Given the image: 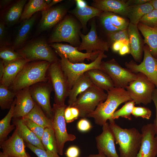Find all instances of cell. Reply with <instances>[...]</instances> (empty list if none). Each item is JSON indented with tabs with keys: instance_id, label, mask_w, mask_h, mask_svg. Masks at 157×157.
<instances>
[{
	"instance_id": "8",
	"label": "cell",
	"mask_w": 157,
	"mask_h": 157,
	"mask_svg": "<svg viewBox=\"0 0 157 157\" xmlns=\"http://www.w3.org/2000/svg\"><path fill=\"white\" fill-rule=\"evenodd\" d=\"M107 96L104 90L94 85L79 94L71 107L78 110L79 117L85 118L101 102L105 101Z\"/></svg>"
},
{
	"instance_id": "55",
	"label": "cell",
	"mask_w": 157,
	"mask_h": 157,
	"mask_svg": "<svg viewBox=\"0 0 157 157\" xmlns=\"http://www.w3.org/2000/svg\"><path fill=\"white\" fill-rule=\"evenodd\" d=\"M13 0H0V7L1 8H3L5 7L12 2Z\"/></svg>"
},
{
	"instance_id": "20",
	"label": "cell",
	"mask_w": 157,
	"mask_h": 157,
	"mask_svg": "<svg viewBox=\"0 0 157 157\" xmlns=\"http://www.w3.org/2000/svg\"><path fill=\"white\" fill-rule=\"evenodd\" d=\"M29 87L16 92V104L13 118L23 117L28 114L34 108L35 102L31 94Z\"/></svg>"
},
{
	"instance_id": "62",
	"label": "cell",
	"mask_w": 157,
	"mask_h": 157,
	"mask_svg": "<svg viewBox=\"0 0 157 157\" xmlns=\"http://www.w3.org/2000/svg\"><path fill=\"white\" fill-rule=\"evenodd\" d=\"M155 27L157 28V25H156V26Z\"/></svg>"
},
{
	"instance_id": "58",
	"label": "cell",
	"mask_w": 157,
	"mask_h": 157,
	"mask_svg": "<svg viewBox=\"0 0 157 157\" xmlns=\"http://www.w3.org/2000/svg\"><path fill=\"white\" fill-rule=\"evenodd\" d=\"M154 9L157 10V0H151L149 2Z\"/></svg>"
},
{
	"instance_id": "54",
	"label": "cell",
	"mask_w": 157,
	"mask_h": 157,
	"mask_svg": "<svg viewBox=\"0 0 157 157\" xmlns=\"http://www.w3.org/2000/svg\"><path fill=\"white\" fill-rule=\"evenodd\" d=\"M5 65L3 61L1 59L0 60V81H1L2 78L4 69Z\"/></svg>"
},
{
	"instance_id": "2",
	"label": "cell",
	"mask_w": 157,
	"mask_h": 157,
	"mask_svg": "<svg viewBox=\"0 0 157 157\" xmlns=\"http://www.w3.org/2000/svg\"><path fill=\"white\" fill-rule=\"evenodd\" d=\"M50 64L46 61L28 62L18 74L9 88L16 92L36 83L47 81V73Z\"/></svg>"
},
{
	"instance_id": "1",
	"label": "cell",
	"mask_w": 157,
	"mask_h": 157,
	"mask_svg": "<svg viewBox=\"0 0 157 157\" xmlns=\"http://www.w3.org/2000/svg\"><path fill=\"white\" fill-rule=\"evenodd\" d=\"M106 99L101 102L95 109L87 117L93 118L95 124L103 126L107 120L109 122L114 121L112 116L115 110L121 104L132 100L129 93L124 88L114 87L107 91Z\"/></svg>"
},
{
	"instance_id": "16",
	"label": "cell",
	"mask_w": 157,
	"mask_h": 157,
	"mask_svg": "<svg viewBox=\"0 0 157 157\" xmlns=\"http://www.w3.org/2000/svg\"><path fill=\"white\" fill-rule=\"evenodd\" d=\"M142 139L137 157H156L157 155V136L152 123L143 126Z\"/></svg>"
},
{
	"instance_id": "60",
	"label": "cell",
	"mask_w": 157,
	"mask_h": 157,
	"mask_svg": "<svg viewBox=\"0 0 157 157\" xmlns=\"http://www.w3.org/2000/svg\"><path fill=\"white\" fill-rule=\"evenodd\" d=\"M0 157H10L9 156H6L2 152H0Z\"/></svg>"
},
{
	"instance_id": "5",
	"label": "cell",
	"mask_w": 157,
	"mask_h": 157,
	"mask_svg": "<svg viewBox=\"0 0 157 157\" xmlns=\"http://www.w3.org/2000/svg\"><path fill=\"white\" fill-rule=\"evenodd\" d=\"M16 51L30 61H46L51 64L59 60L55 51L42 38L32 40Z\"/></svg>"
},
{
	"instance_id": "61",
	"label": "cell",
	"mask_w": 157,
	"mask_h": 157,
	"mask_svg": "<svg viewBox=\"0 0 157 157\" xmlns=\"http://www.w3.org/2000/svg\"><path fill=\"white\" fill-rule=\"evenodd\" d=\"M51 1L52 0H45V1L47 5L51 3Z\"/></svg>"
},
{
	"instance_id": "12",
	"label": "cell",
	"mask_w": 157,
	"mask_h": 157,
	"mask_svg": "<svg viewBox=\"0 0 157 157\" xmlns=\"http://www.w3.org/2000/svg\"><path fill=\"white\" fill-rule=\"evenodd\" d=\"M144 58L142 61L137 64L133 60L126 62V68L132 72L141 73L145 75L155 85L157 88V58L151 54L148 46H144Z\"/></svg>"
},
{
	"instance_id": "49",
	"label": "cell",
	"mask_w": 157,
	"mask_h": 157,
	"mask_svg": "<svg viewBox=\"0 0 157 157\" xmlns=\"http://www.w3.org/2000/svg\"><path fill=\"white\" fill-rule=\"evenodd\" d=\"M64 117L66 122L67 123H71L75 120L72 114L70 106H69L65 109Z\"/></svg>"
},
{
	"instance_id": "28",
	"label": "cell",
	"mask_w": 157,
	"mask_h": 157,
	"mask_svg": "<svg viewBox=\"0 0 157 157\" xmlns=\"http://www.w3.org/2000/svg\"><path fill=\"white\" fill-rule=\"evenodd\" d=\"M137 25L144 37V42L148 46L151 54L157 58V28L140 22Z\"/></svg>"
},
{
	"instance_id": "53",
	"label": "cell",
	"mask_w": 157,
	"mask_h": 157,
	"mask_svg": "<svg viewBox=\"0 0 157 157\" xmlns=\"http://www.w3.org/2000/svg\"><path fill=\"white\" fill-rule=\"evenodd\" d=\"M70 109L72 115L75 120L79 117V113L78 110L76 108L70 106Z\"/></svg>"
},
{
	"instance_id": "37",
	"label": "cell",
	"mask_w": 157,
	"mask_h": 157,
	"mask_svg": "<svg viewBox=\"0 0 157 157\" xmlns=\"http://www.w3.org/2000/svg\"><path fill=\"white\" fill-rule=\"evenodd\" d=\"M16 92L0 84V106L2 110L9 109L15 98Z\"/></svg>"
},
{
	"instance_id": "21",
	"label": "cell",
	"mask_w": 157,
	"mask_h": 157,
	"mask_svg": "<svg viewBox=\"0 0 157 157\" xmlns=\"http://www.w3.org/2000/svg\"><path fill=\"white\" fill-rule=\"evenodd\" d=\"M99 17L107 33L127 29L130 23L128 20L112 12L103 11Z\"/></svg>"
},
{
	"instance_id": "46",
	"label": "cell",
	"mask_w": 157,
	"mask_h": 157,
	"mask_svg": "<svg viewBox=\"0 0 157 157\" xmlns=\"http://www.w3.org/2000/svg\"><path fill=\"white\" fill-rule=\"evenodd\" d=\"M152 101L154 102L156 108V116L153 124L157 136V88L154 90L152 95Z\"/></svg>"
},
{
	"instance_id": "10",
	"label": "cell",
	"mask_w": 157,
	"mask_h": 157,
	"mask_svg": "<svg viewBox=\"0 0 157 157\" xmlns=\"http://www.w3.org/2000/svg\"><path fill=\"white\" fill-rule=\"evenodd\" d=\"M67 106L53 104V116L51 119L52 128L56 138L58 153L63 154V149L65 143L68 141H73L76 136L67 132L64 117L65 109Z\"/></svg>"
},
{
	"instance_id": "30",
	"label": "cell",
	"mask_w": 157,
	"mask_h": 157,
	"mask_svg": "<svg viewBox=\"0 0 157 157\" xmlns=\"http://www.w3.org/2000/svg\"><path fill=\"white\" fill-rule=\"evenodd\" d=\"M102 12L88 5L82 7L76 6L74 9L69 11L79 20L84 29H85L87 22L89 20L95 17H99Z\"/></svg>"
},
{
	"instance_id": "14",
	"label": "cell",
	"mask_w": 157,
	"mask_h": 157,
	"mask_svg": "<svg viewBox=\"0 0 157 157\" xmlns=\"http://www.w3.org/2000/svg\"><path fill=\"white\" fill-rule=\"evenodd\" d=\"M80 37L82 41L78 47L79 51L85 50L88 53L107 51L110 47L108 42L104 40L98 35L94 20L91 22V28L88 33L85 35L81 33Z\"/></svg>"
},
{
	"instance_id": "31",
	"label": "cell",
	"mask_w": 157,
	"mask_h": 157,
	"mask_svg": "<svg viewBox=\"0 0 157 157\" xmlns=\"http://www.w3.org/2000/svg\"><path fill=\"white\" fill-rule=\"evenodd\" d=\"M154 9V8L149 2L142 4L130 6L127 17L130 23L137 25L145 15Z\"/></svg>"
},
{
	"instance_id": "7",
	"label": "cell",
	"mask_w": 157,
	"mask_h": 157,
	"mask_svg": "<svg viewBox=\"0 0 157 157\" xmlns=\"http://www.w3.org/2000/svg\"><path fill=\"white\" fill-rule=\"evenodd\" d=\"M47 74L48 81L51 85L54 92L55 104L65 105L70 89L67 78L61 67L60 60L50 64Z\"/></svg>"
},
{
	"instance_id": "42",
	"label": "cell",
	"mask_w": 157,
	"mask_h": 157,
	"mask_svg": "<svg viewBox=\"0 0 157 157\" xmlns=\"http://www.w3.org/2000/svg\"><path fill=\"white\" fill-rule=\"evenodd\" d=\"M139 22L148 26L155 27L157 25V10L154 9L145 15Z\"/></svg>"
},
{
	"instance_id": "44",
	"label": "cell",
	"mask_w": 157,
	"mask_h": 157,
	"mask_svg": "<svg viewBox=\"0 0 157 157\" xmlns=\"http://www.w3.org/2000/svg\"><path fill=\"white\" fill-rule=\"evenodd\" d=\"M26 145L38 157H61L58 154H55L39 148L32 144L26 142Z\"/></svg>"
},
{
	"instance_id": "34",
	"label": "cell",
	"mask_w": 157,
	"mask_h": 157,
	"mask_svg": "<svg viewBox=\"0 0 157 157\" xmlns=\"http://www.w3.org/2000/svg\"><path fill=\"white\" fill-rule=\"evenodd\" d=\"M15 104V98L7 114L0 121V144L7 140L8 135L15 128L14 124H10V122L13 118L14 109Z\"/></svg>"
},
{
	"instance_id": "39",
	"label": "cell",
	"mask_w": 157,
	"mask_h": 157,
	"mask_svg": "<svg viewBox=\"0 0 157 157\" xmlns=\"http://www.w3.org/2000/svg\"><path fill=\"white\" fill-rule=\"evenodd\" d=\"M135 104L132 100L126 102L120 109L114 112L112 116V119L114 120L122 117L131 120V115Z\"/></svg>"
},
{
	"instance_id": "6",
	"label": "cell",
	"mask_w": 157,
	"mask_h": 157,
	"mask_svg": "<svg viewBox=\"0 0 157 157\" xmlns=\"http://www.w3.org/2000/svg\"><path fill=\"white\" fill-rule=\"evenodd\" d=\"M104 52L100 51L95 60L89 64L72 63L64 56L58 54L60 58L61 67L67 78L70 90L78 79L87 71L94 69L101 70L102 60L107 57Z\"/></svg>"
},
{
	"instance_id": "25",
	"label": "cell",
	"mask_w": 157,
	"mask_h": 157,
	"mask_svg": "<svg viewBox=\"0 0 157 157\" xmlns=\"http://www.w3.org/2000/svg\"><path fill=\"white\" fill-rule=\"evenodd\" d=\"M13 122L19 135L26 142L45 150L41 140L23 122L21 118H13Z\"/></svg>"
},
{
	"instance_id": "27",
	"label": "cell",
	"mask_w": 157,
	"mask_h": 157,
	"mask_svg": "<svg viewBox=\"0 0 157 157\" xmlns=\"http://www.w3.org/2000/svg\"><path fill=\"white\" fill-rule=\"evenodd\" d=\"M93 84L104 90L108 91L115 87L113 83L108 75L102 70L94 69L85 73Z\"/></svg>"
},
{
	"instance_id": "29",
	"label": "cell",
	"mask_w": 157,
	"mask_h": 157,
	"mask_svg": "<svg viewBox=\"0 0 157 157\" xmlns=\"http://www.w3.org/2000/svg\"><path fill=\"white\" fill-rule=\"evenodd\" d=\"M93 85L90 79L85 74L81 76L69 90L68 97V106H71L79 94Z\"/></svg>"
},
{
	"instance_id": "38",
	"label": "cell",
	"mask_w": 157,
	"mask_h": 157,
	"mask_svg": "<svg viewBox=\"0 0 157 157\" xmlns=\"http://www.w3.org/2000/svg\"><path fill=\"white\" fill-rule=\"evenodd\" d=\"M0 58L5 65L15 60L24 58L20 53L15 51L13 47L5 46L1 47Z\"/></svg>"
},
{
	"instance_id": "36",
	"label": "cell",
	"mask_w": 157,
	"mask_h": 157,
	"mask_svg": "<svg viewBox=\"0 0 157 157\" xmlns=\"http://www.w3.org/2000/svg\"><path fill=\"white\" fill-rule=\"evenodd\" d=\"M41 141L46 151L55 154H58L56 141L52 128L45 129Z\"/></svg>"
},
{
	"instance_id": "43",
	"label": "cell",
	"mask_w": 157,
	"mask_h": 157,
	"mask_svg": "<svg viewBox=\"0 0 157 157\" xmlns=\"http://www.w3.org/2000/svg\"><path fill=\"white\" fill-rule=\"evenodd\" d=\"M132 115L136 118L141 117L147 119H150L151 115V111L148 108L141 106H135Z\"/></svg>"
},
{
	"instance_id": "33",
	"label": "cell",
	"mask_w": 157,
	"mask_h": 157,
	"mask_svg": "<svg viewBox=\"0 0 157 157\" xmlns=\"http://www.w3.org/2000/svg\"><path fill=\"white\" fill-rule=\"evenodd\" d=\"M23 117L30 119L44 129H52L51 119L46 115L41 107L36 102L31 110Z\"/></svg>"
},
{
	"instance_id": "59",
	"label": "cell",
	"mask_w": 157,
	"mask_h": 157,
	"mask_svg": "<svg viewBox=\"0 0 157 157\" xmlns=\"http://www.w3.org/2000/svg\"><path fill=\"white\" fill-rule=\"evenodd\" d=\"M84 157H107L102 154H91L88 156Z\"/></svg>"
},
{
	"instance_id": "23",
	"label": "cell",
	"mask_w": 157,
	"mask_h": 157,
	"mask_svg": "<svg viewBox=\"0 0 157 157\" xmlns=\"http://www.w3.org/2000/svg\"><path fill=\"white\" fill-rule=\"evenodd\" d=\"M127 30L130 42V53L135 61L140 62L144 46L137 25L130 22Z\"/></svg>"
},
{
	"instance_id": "4",
	"label": "cell",
	"mask_w": 157,
	"mask_h": 157,
	"mask_svg": "<svg viewBox=\"0 0 157 157\" xmlns=\"http://www.w3.org/2000/svg\"><path fill=\"white\" fill-rule=\"evenodd\" d=\"M81 28L80 25L74 18L66 16L56 25L49 38L48 42H65L78 47L81 42Z\"/></svg>"
},
{
	"instance_id": "13",
	"label": "cell",
	"mask_w": 157,
	"mask_h": 157,
	"mask_svg": "<svg viewBox=\"0 0 157 157\" xmlns=\"http://www.w3.org/2000/svg\"><path fill=\"white\" fill-rule=\"evenodd\" d=\"M31 97L34 101L42 108L46 115L51 119L53 116L52 108L50 101L52 87L47 81L40 82L29 87Z\"/></svg>"
},
{
	"instance_id": "26",
	"label": "cell",
	"mask_w": 157,
	"mask_h": 157,
	"mask_svg": "<svg viewBox=\"0 0 157 157\" xmlns=\"http://www.w3.org/2000/svg\"><path fill=\"white\" fill-rule=\"evenodd\" d=\"M37 18L36 14L29 19L23 21L19 27L15 38L13 47L19 49L23 47Z\"/></svg>"
},
{
	"instance_id": "22",
	"label": "cell",
	"mask_w": 157,
	"mask_h": 157,
	"mask_svg": "<svg viewBox=\"0 0 157 157\" xmlns=\"http://www.w3.org/2000/svg\"><path fill=\"white\" fill-rule=\"evenodd\" d=\"M92 6L102 11L113 13L127 17L130 6L128 0H94Z\"/></svg>"
},
{
	"instance_id": "41",
	"label": "cell",
	"mask_w": 157,
	"mask_h": 157,
	"mask_svg": "<svg viewBox=\"0 0 157 157\" xmlns=\"http://www.w3.org/2000/svg\"><path fill=\"white\" fill-rule=\"evenodd\" d=\"M21 119L26 126L41 140L45 129L29 118L23 117Z\"/></svg>"
},
{
	"instance_id": "17",
	"label": "cell",
	"mask_w": 157,
	"mask_h": 157,
	"mask_svg": "<svg viewBox=\"0 0 157 157\" xmlns=\"http://www.w3.org/2000/svg\"><path fill=\"white\" fill-rule=\"evenodd\" d=\"M68 7L66 3H64L42 11L38 31L41 33L48 30L60 22L67 12Z\"/></svg>"
},
{
	"instance_id": "51",
	"label": "cell",
	"mask_w": 157,
	"mask_h": 157,
	"mask_svg": "<svg viewBox=\"0 0 157 157\" xmlns=\"http://www.w3.org/2000/svg\"><path fill=\"white\" fill-rule=\"evenodd\" d=\"M130 46L125 44H124L119 51V54L121 56L130 53Z\"/></svg>"
},
{
	"instance_id": "15",
	"label": "cell",
	"mask_w": 157,
	"mask_h": 157,
	"mask_svg": "<svg viewBox=\"0 0 157 157\" xmlns=\"http://www.w3.org/2000/svg\"><path fill=\"white\" fill-rule=\"evenodd\" d=\"M50 46L55 49L58 54L61 55L74 63H83L85 59L92 62L94 60L100 51L83 53L78 50L77 47L58 43H51Z\"/></svg>"
},
{
	"instance_id": "47",
	"label": "cell",
	"mask_w": 157,
	"mask_h": 157,
	"mask_svg": "<svg viewBox=\"0 0 157 157\" xmlns=\"http://www.w3.org/2000/svg\"><path fill=\"white\" fill-rule=\"evenodd\" d=\"M65 154L67 157H78L80 150L76 146H71L67 149Z\"/></svg>"
},
{
	"instance_id": "3",
	"label": "cell",
	"mask_w": 157,
	"mask_h": 157,
	"mask_svg": "<svg viewBox=\"0 0 157 157\" xmlns=\"http://www.w3.org/2000/svg\"><path fill=\"white\" fill-rule=\"evenodd\" d=\"M109 126L119 148L120 157H137L140 149L142 135L134 128L123 129L115 123L110 122Z\"/></svg>"
},
{
	"instance_id": "50",
	"label": "cell",
	"mask_w": 157,
	"mask_h": 157,
	"mask_svg": "<svg viewBox=\"0 0 157 157\" xmlns=\"http://www.w3.org/2000/svg\"><path fill=\"white\" fill-rule=\"evenodd\" d=\"M124 44L122 41L115 42L113 43L111 45L112 49L114 52H119Z\"/></svg>"
},
{
	"instance_id": "18",
	"label": "cell",
	"mask_w": 157,
	"mask_h": 157,
	"mask_svg": "<svg viewBox=\"0 0 157 157\" xmlns=\"http://www.w3.org/2000/svg\"><path fill=\"white\" fill-rule=\"evenodd\" d=\"M95 140L99 154L107 157H120L116 149L114 135L108 122L103 125L102 132Z\"/></svg>"
},
{
	"instance_id": "9",
	"label": "cell",
	"mask_w": 157,
	"mask_h": 157,
	"mask_svg": "<svg viewBox=\"0 0 157 157\" xmlns=\"http://www.w3.org/2000/svg\"><path fill=\"white\" fill-rule=\"evenodd\" d=\"M155 85L145 75L136 74L135 80L125 88L131 99L136 104L146 105L151 103Z\"/></svg>"
},
{
	"instance_id": "35",
	"label": "cell",
	"mask_w": 157,
	"mask_h": 157,
	"mask_svg": "<svg viewBox=\"0 0 157 157\" xmlns=\"http://www.w3.org/2000/svg\"><path fill=\"white\" fill-rule=\"evenodd\" d=\"M47 5L45 0H30L26 3L20 19L24 21L29 19L37 12L47 10Z\"/></svg>"
},
{
	"instance_id": "52",
	"label": "cell",
	"mask_w": 157,
	"mask_h": 157,
	"mask_svg": "<svg viewBox=\"0 0 157 157\" xmlns=\"http://www.w3.org/2000/svg\"><path fill=\"white\" fill-rule=\"evenodd\" d=\"M151 0H128L130 6L142 4L149 2Z\"/></svg>"
},
{
	"instance_id": "11",
	"label": "cell",
	"mask_w": 157,
	"mask_h": 157,
	"mask_svg": "<svg viewBox=\"0 0 157 157\" xmlns=\"http://www.w3.org/2000/svg\"><path fill=\"white\" fill-rule=\"evenodd\" d=\"M101 67L110 78L115 88H125L136 76V74L122 67L114 58L102 61Z\"/></svg>"
},
{
	"instance_id": "57",
	"label": "cell",
	"mask_w": 157,
	"mask_h": 157,
	"mask_svg": "<svg viewBox=\"0 0 157 157\" xmlns=\"http://www.w3.org/2000/svg\"><path fill=\"white\" fill-rule=\"evenodd\" d=\"M63 0H52L51 3L49 5H47V9H49L50 8L52 7V6L53 5L56 4L58 3Z\"/></svg>"
},
{
	"instance_id": "40",
	"label": "cell",
	"mask_w": 157,
	"mask_h": 157,
	"mask_svg": "<svg viewBox=\"0 0 157 157\" xmlns=\"http://www.w3.org/2000/svg\"><path fill=\"white\" fill-rule=\"evenodd\" d=\"M108 42L110 47L114 42L124 40H129L127 29L107 33Z\"/></svg>"
},
{
	"instance_id": "19",
	"label": "cell",
	"mask_w": 157,
	"mask_h": 157,
	"mask_svg": "<svg viewBox=\"0 0 157 157\" xmlns=\"http://www.w3.org/2000/svg\"><path fill=\"white\" fill-rule=\"evenodd\" d=\"M2 153L10 157H31L26 152L24 141L16 129L11 136L0 144Z\"/></svg>"
},
{
	"instance_id": "56",
	"label": "cell",
	"mask_w": 157,
	"mask_h": 157,
	"mask_svg": "<svg viewBox=\"0 0 157 157\" xmlns=\"http://www.w3.org/2000/svg\"><path fill=\"white\" fill-rule=\"evenodd\" d=\"M76 3V6L82 7L85 6L87 5L86 2L82 0H75Z\"/></svg>"
},
{
	"instance_id": "45",
	"label": "cell",
	"mask_w": 157,
	"mask_h": 157,
	"mask_svg": "<svg viewBox=\"0 0 157 157\" xmlns=\"http://www.w3.org/2000/svg\"><path fill=\"white\" fill-rule=\"evenodd\" d=\"M90 122L85 118H83L79 120L77 124V128L80 131L85 132L89 130L91 128Z\"/></svg>"
},
{
	"instance_id": "32",
	"label": "cell",
	"mask_w": 157,
	"mask_h": 157,
	"mask_svg": "<svg viewBox=\"0 0 157 157\" xmlns=\"http://www.w3.org/2000/svg\"><path fill=\"white\" fill-rule=\"evenodd\" d=\"M26 0H19L13 4L6 12L4 22L8 25H13L20 19Z\"/></svg>"
},
{
	"instance_id": "48",
	"label": "cell",
	"mask_w": 157,
	"mask_h": 157,
	"mask_svg": "<svg viewBox=\"0 0 157 157\" xmlns=\"http://www.w3.org/2000/svg\"><path fill=\"white\" fill-rule=\"evenodd\" d=\"M4 22L1 21L0 23V42L1 47H4L5 44V40H6V31Z\"/></svg>"
},
{
	"instance_id": "24",
	"label": "cell",
	"mask_w": 157,
	"mask_h": 157,
	"mask_svg": "<svg viewBox=\"0 0 157 157\" xmlns=\"http://www.w3.org/2000/svg\"><path fill=\"white\" fill-rule=\"evenodd\" d=\"M30 61L23 58L5 64L4 72L0 84L9 88L24 67Z\"/></svg>"
}]
</instances>
